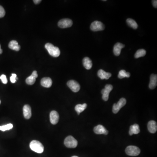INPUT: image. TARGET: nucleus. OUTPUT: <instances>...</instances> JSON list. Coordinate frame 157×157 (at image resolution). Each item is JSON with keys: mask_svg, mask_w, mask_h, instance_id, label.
<instances>
[{"mask_svg": "<svg viewBox=\"0 0 157 157\" xmlns=\"http://www.w3.org/2000/svg\"><path fill=\"white\" fill-rule=\"evenodd\" d=\"M94 132L97 134H105L107 135L108 134V131L101 125H98L94 128Z\"/></svg>", "mask_w": 157, "mask_h": 157, "instance_id": "9b49d317", "label": "nucleus"}, {"mask_svg": "<svg viewBox=\"0 0 157 157\" xmlns=\"http://www.w3.org/2000/svg\"><path fill=\"white\" fill-rule=\"evenodd\" d=\"M68 87L73 92L76 93L80 90L81 86L76 81L74 80L69 81L67 83Z\"/></svg>", "mask_w": 157, "mask_h": 157, "instance_id": "6e6552de", "label": "nucleus"}, {"mask_svg": "<svg viewBox=\"0 0 157 157\" xmlns=\"http://www.w3.org/2000/svg\"><path fill=\"white\" fill-rule=\"evenodd\" d=\"M97 75L99 78L101 80H108L111 76V74L109 72H107L103 70H100L97 72Z\"/></svg>", "mask_w": 157, "mask_h": 157, "instance_id": "f3484780", "label": "nucleus"}, {"mask_svg": "<svg viewBox=\"0 0 157 157\" xmlns=\"http://www.w3.org/2000/svg\"><path fill=\"white\" fill-rule=\"evenodd\" d=\"M125 152L129 156H136L138 155L140 152L139 148L135 146H129L125 149Z\"/></svg>", "mask_w": 157, "mask_h": 157, "instance_id": "20e7f679", "label": "nucleus"}, {"mask_svg": "<svg viewBox=\"0 0 157 157\" xmlns=\"http://www.w3.org/2000/svg\"><path fill=\"white\" fill-rule=\"evenodd\" d=\"M152 4L153 5L154 7L155 8H157V1L156 0H154V1H152Z\"/></svg>", "mask_w": 157, "mask_h": 157, "instance_id": "c756f323", "label": "nucleus"}, {"mask_svg": "<svg viewBox=\"0 0 157 157\" xmlns=\"http://www.w3.org/2000/svg\"><path fill=\"white\" fill-rule=\"evenodd\" d=\"M59 120V115L58 113L55 110L51 112L50 114V121L52 125L57 124Z\"/></svg>", "mask_w": 157, "mask_h": 157, "instance_id": "9d476101", "label": "nucleus"}, {"mask_svg": "<svg viewBox=\"0 0 157 157\" xmlns=\"http://www.w3.org/2000/svg\"><path fill=\"white\" fill-rule=\"evenodd\" d=\"M18 78H17L16 74H14V73H12V76L10 77V81H11V82L13 83H15L17 80H18Z\"/></svg>", "mask_w": 157, "mask_h": 157, "instance_id": "bb28decb", "label": "nucleus"}, {"mask_svg": "<svg viewBox=\"0 0 157 157\" xmlns=\"http://www.w3.org/2000/svg\"><path fill=\"white\" fill-rule=\"evenodd\" d=\"M127 23L129 26L133 29H136L138 27V25L134 20L132 19H128L127 20Z\"/></svg>", "mask_w": 157, "mask_h": 157, "instance_id": "5701e85b", "label": "nucleus"}, {"mask_svg": "<svg viewBox=\"0 0 157 157\" xmlns=\"http://www.w3.org/2000/svg\"><path fill=\"white\" fill-rule=\"evenodd\" d=\"M131 76V74L129 72H127L125 70H121L119 72L118 75V77L119 78H124L125 77H130Z\"/></svg>", "mask_w": 157, "mask_h": 157, "instance_id": "b1692460", "label": "nucleus"}, {"mask_svg": "<svg viewBox=\"0 0 157 157\" xmlns=\"http://www.w3.org/2000/svg\"><path fill=\"white\" fill-rule=\"evenodd\" d=\"M157 85V76L155 74H151L150 77V81L149 87L150 89L153 90L156 87Z\"/></svg>", "mask_w": 157, "mask_h": 157, "instance_id": "a211bd4d", "label": "nucleus"}, {"mask_svg": "<svg viewBox=\"0 0 157 157\" xmlns=\"http://www.w3.org/2000/svg\"><path fill=\"white\" fill-rule=\"evenodd\" d=\"M72 157H77V156H72Z\"/></svg>", "mask_w": 157, "mask_h": 157, "instance_id": "473e14b6", "label": "nucleus"}, {"mask_svg": "<svg viewBox=\"0 0 157 157\" xmlns=\"http://www.w3.org/2000/svg\"><path fill=\"white\" fill-rule=\"evenodd\" d=\"M6 14V11L3 7L0 6V18H3Z\"/></svg>", "mask_w": 157, "mask_h": 157, "instance_id": "cd10ccee", "label": "nucleus"}, {"mask_svg": "<svg viewBox=\"0 0 157 157\" xmlns=\"http://www.w3.org/2000/svg\"><path fill=\"white\" fill-rule=\"evenodd\" d=\"M2 52H3V50L1 49V45H0V54H2Z\"/></svg>", "mask_w": 157, "mask_h": 157, "instance_id": "2f4dec72", "label": "nucleus"}, {"mask_svg": "<svg viewBox=\"0 0 157 157\" xmlns=\"http://www.w3.org/2000/svg\"><path fill=\"white\" fill-rule=\"evenodd\" d=\"M52 84V80L50 78L45 77L42 78L41 81V84L43 87L46 88H50Z\"/></svg>", "mask_w": 157, "mask_h": 157, "instance_id": "dca6fc26", "label": "nucleus"}, {"mask_svg": "<svg viewBox=\"0 0 157 157\" xmlns=\"http://www.w3.org/2000/svg\"><path fill=\"white\" fill-rule=\"evenodd\" d=\"M13 127L12 124H9L5 125L0 126V130L2 132H5L7 130H11Z\"/></svg>", "mask_w": 157, "mask_h": 157, "instance_id": "a878e982", "label": "nucleus"}, {"mask_svg": "<svg viewBox=\"0 0 157 157\" xmlns=\"http://www.w3.org/2000/svg\"><path fill=\"white\" fill-rule=\"evenodd\" d=\"M0 79L2 81V82L4 84H7L8 83V80L6 76L5 75H1V76H0Z\"/></svg>", "mask_w": 157, "mask_h": 157, "instance_id": "c85d7f7f", "label": "nucleus"}, {"mask_svg": "<svg viewBox=\"0 0 157 157\" xmlns=\"http://www.w3.org/2000/svg\"><path fill=\"white\" fill-rule=\"evenodd\" d=\"M45 48L48 51L50 56L54 57H58L60 54V51L59 48L55 47L52 44L48 43L45 45Z\"/></svg>", "mask_w": 157, "mask_h": 157, "instance_id": "f257e3e1", "label": "nucleus"}, {"mask_svg": "<svg viewBox=\"0 0 157 157\" xmlns=\"http://www.w3.org/2000/svg\"><path fill=\"white\" fill-rule=\"evenodd\" d=\"M38 75L36 71H34L31 76L27 78L26 80V83L28 85H32L34 84L36 81V78L38 77Z\"/></svg>", "mask_w": 157, "mask_h": 157, "instance_id": "f8f14e48", "label": "nucleus"}, {"mask_svg": "<svg viewBox=\"0 0 157 157\" xmlns=\"http://www.w3.org/2000/svg\"><path fill=\"white\" fill-rule=\"evenodd\" d=\"M33 1L34 4H39L42 1L41 0H34Z\"/></svg>", "mask_w": 157, "mask_h": 157, "instance_id": "7c9ffc66", "label": "nucleus"}, {"mask_svg": "<svg viewBox=\"0 0 157 157\" xmlns=\"http://www.w3.org/2000/svg\"><path fill=\"white\" fill-rule=\"evenodd\" d=\"M87 104L84 103L83 104H78L75 107V110L76 111L78 114L79 115L80 113L83 112L87 108Z\"/></svg>", "mask_w": 157, "mask_h": 157, "instance_id": "4be33fe9", "label": "nucleus"}, {"mask_svg": "<svg viewBox=\"0 0 157 157\" xmlns=\"http://www.w3.org/2000/svg\"><path fill=\"white\" fill-rule=\"evenodd\" d=\"M8 47L11 50L19 51L20 50L21 47L19 45L18 42L15 40H12L9 43Z\"/></svg>", "mask_w": 157, "mask_h": 157, "instance_id": "412c9836", "label": "nucleus"}, {"mask_svg": "<svg viewBox=\"0 0 157 157\" xmlns=\"http://www.w3.org/2000/svg\"><path fill=\"white\" fill-rule=\"evenodd\" d=\"M113 87L110 84H107L105 86V88L102 90L101 94H102V99L104 101H107L109 99V94L113 90Z\"/></svg>", "mask_w": 157, "mask_h": 157, "instance_id": "0eeeda50", "label": "nucleus"}, {"mask_svg": "<svg viewBox=\"0 0 157 157\" xmlns=\"http://www.w3.org/2000/svg\"><path fill=\"white\" fill-rule=\"evenodd\" d=\"M126 102V100L125 98H121L117 103H114L113 105V113L114 114H116L118 113L120 110L125 105Z\"/></svg>", "mask_w": 157, "mask_h": 157, "instance_id": "39448f33", "label": "nucleus"}, {"mask_svg": "<svg viewBox=\"0 0 157 157\" xmlns=\"http://www.w3.org/2000/svg\"><path fill=\"white\" fill-rule=\"evenodd\" d=\"M105 28L104 25L101 21H96L92 22L90 25V29L94 32L102 31Z\"/></svg>", "mask_w": 157, "mask_h": 157, "instance_id": "423d86ee", "label": "nucleus"}, {"mask_svg": "<svg viewBox=\"0 0 157 157\" xmlns=\"http://www.w3.org/2000/svg\"><path fill=\"white\" fill-rule=\"evenodd\" d=\"M58 25L62 28L70 27L72 25V21L70 19H62L59 21Z\"/></svg>", "mask_w": 157, "mask_h": 157, "instance_id": "1a4fd4ad", "label": "nucleus"}, {"mask_svg": "<svg viewBox=\"0 0 157 157\" xmlns=\"http://www.w3.org/2000/svg\"><path fill=\"white\" fill-rule=\"evenodd\" d=\"M140 132V130L139 126L137 124H134L130 126L129 133L131 136L134 134H138Z\"/></svg>", "mask_w": 157, "mask_h": 157, "instance_id": "6ab92c4d", "label": "nucleus"}, {"mask_svg": "<svg viewBox=\"0 0 157 157\" xmlns=\"http://www.w3.org/2000/svg\"><path fill=\"white\" fill-rule=\"evenodd\" d=\"M23 115L24 117L26 119H29L32 116V109L29 105H25L24 106L23 109Z\"/></svg>", "mask_w": 157, "mask_h": 157, "instance_id": "ddd939ff", "label": "nucleus"}, {"mask_svg": "<svg viewBox=\"0 0 157 157\" xmlns=\"http://www.w3.org/2000/svg\"><path fill=\"white\" fill-rule=\"evenodd\" d=\"M83 65L87 70H90L92 68L93 64L91 59L87 57L84 58L83 60Z\"/></svg>", "mask_w": 157, "mask_h": 157, "instance_id": "aec40b11", "label": "nucleus"}, {"mask_svg": "<svg viewBox=\"0 0 157 157\" xmlns=\"http://www.w3.org/2000/svg\"><path fill=\"white\" fill-rule=\"evenodd\" d=\"M1 103V101H0V104Z\"/></svg>", "mask_w": 157, "mask_h": 157, "instance_id": "72a5a7b5", "label": "nucleus"}, {"mask_svg": "<svg viewBox=\"0 0 157 157\" xmlns=\"http://www.w3.org/2000/svg\"><path fill=\"white\" fill-rule=\"evenodd\" d=\"M64 145L68 148H74L77 146L78 142L72 136H69L65 139Z\"/></svg>", "mask_w": 157, "mask_h": 157, "instance_id": "7ed1b4c3", "label": "nucleus"}, {"mask_svg": "<svg viewBox=\"0 0 157 157\" xmlns=\"http://www.w3.org/2000/svg\"><path fill=\"white\" fill-rule=\"evenodd\" d=\"M30 147L32 151L39 154L42 153L44 149V147L42 143L36 140L31 141L30 144Z\"/></svg>", "mask_w": 157, "mask_h": 157, "instance_id": "f03ea898", "label": "nucleus"}, {"mask_svg": "<svg viewBox=\"0 0 157 157\" xmlns=\"http://www.w3.org/2000/svg\"><path fill=\"white\" fill-rule=\"evenodd\" d=\"M146 53V52L145 50L140 49V50H138L134 55V57L138 59L141 57L144 56H145Z\"/></svg>", "mask_w": 157, "mask_h": 157, "instance_id": "393cba45", "label": "nucleus"}, {"mask_svg": "<svg viewBox=\"0 0 157 157\" xmlns=\"http://www.w3.org/2000/svg\"><path fill=\"white\" fill-rule=\"evenodd\" d=\"M148 131L151 133H155L157 130V123L154 121H151L147 125Z\"/></svg>", "mask_w": 157, "mask_h": 157, "instance_id": "4468645a", "label": "nucleus"}, {"mask_svg": "<svg viewBox=\"0 0 157 157\" xmlns=\"http://www.w3.org/2000/svg\"><path fill=\"white\" fill-rule=\"evenodd\" d=\"M125 45L121 43H116L114 47V54L115 56H119L121 53V49L125 47Z\"/></svg>", "mask_w": 157, "mask_h": 157, "instance_id": "2eb2a0df", "label": "nucleus"}]
</instances>
